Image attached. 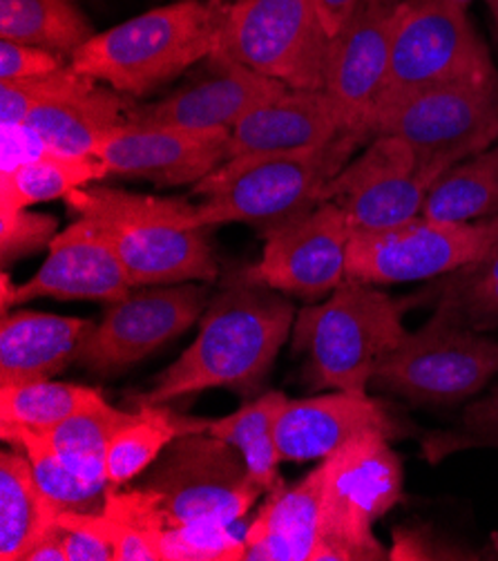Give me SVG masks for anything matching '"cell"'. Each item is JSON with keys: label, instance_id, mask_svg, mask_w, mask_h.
<instances>
[{"label": "cell", "instance_id": "1", "mask_svg": "<svg viewBox=\"0 0 498 561\" xmlns=\"http://www.w3.org/2000/svg\"><path fill=\"white\" fill-rule=\"evenodd\" d=\"M296 316L285 294L257 283L246 268L231 271L199 318L193 345L157 376L139 405H165L219 387L259 397Z\"/></svg>", "mask_w": 498, "mask_h": 561}, {"label": "cell", "instance_id": "2", "mask_svg": "<svg viewBox=\"0 0 498 561\" xmlns=\"http://www.w3.org/2000/svg\"><path fill=\"white\" fill-rule=\"evenodd\" d=\"M66 206L113 244L135 287L215 283L219 264L197 224V204L92 184Z\"/></svg>", "mask_w": 498, "mask_h": 561}, {"label": "cell", "instance_id": "3", "mask_svg": "<svg viewBox=\"0 0 498 561\" xmlns=\"http://www.w3.org/2000/svg\"><path fill=\"white\" fill-rule=\"evenodd\" d=\"M369 137L343 133L317 150L244 154L221 163L193 186L197 224L212 229L219 224H253L262 233L322 204V193L356 157Z\"/></svg>", "mask_w": 498, "mask_h": 561}, {"label": "cell", "instance_id": "4", "mask_svg": "<svg viewBox=\"0 0 498 561\" xmlns=\"http://www.w3.org/2000/svg\"><path fill=\"white\" fill-rule=\"evenodd\" d=\"M227 3L179 0L94 34L70 59L72 68L128 96H143L212 59Z\"/></svg>", "mask_w": 498, "mask_h": 561}, {"label": "cell", "instance_id": "5", "mask_svg": "<svg viewBox=\"0 0 498 561\" xmlns=\"http://www.w3.org/2000/svg\"><path fill=\"white\" fill-rule=\"evenodd\" d=\"M405 300L349 277L326 300L300 309L293 350L309 356L311 387L369 394L380 360L405 339Z\"/></svg>", "mask_w": 498, "mask_h": 561}, {"label": "cell", "instance_id": "6", "mask_svg": "<svg viewBox=\"0 0 498 561\" xmlns=\"http://www.w3.org/2000/svg\"><path fill=\"white\" fill-rule=\"evenodd\" d=\"M390 438L380 430H367L320 463V539L326 561L390 557L375 537V524L401 501L405 481Z\"/></svg>", "mask_w": 498, "mask_h": 561}, {"label": "cell", "instance_id": "7", "mask_svg": "<svg viewBox=\"0 0 498 561\" xmlns=\"http://www.w3.org/2000/svg\"><path fill=\"white\" fill-rule=\"evenodd\" d=\"M498 376V343L436 309L401 345L386 354L371 385L422 405L467 401Z\"/></svg>", "mask_w": 498, "mask_h": 561}, {"label": "cell", "instance_id": "8", "mask_svg": "<svg viewBox=\"0 0 498 561\" xmlns=\"http://www.w3.org/2000/svg\"><path fill=\"white\" fill-rule=\"evenodd\" d=\"M496 77L489 49L472 25L467 10L450 0H403L390 70L375 107L433 85Z\"/></svg>", "mask_w": 498, "mask_h": 561}, {"label": "cell", "instance_id": "9", "mask_svg": "<svg viewBox=\"0 0 498 561\" xmlns=\"http://www.w3.org/2000/svg\"><path fill=\"white\" fill-rule=\"evenodd\" d=\"M328 41L313 0H235L212 59L246 66L291 90H324Z\"/></svg>", "mask_w": 498, "mask_h": 561}, {"label": "cell", "instance_id": "10", "mask_svg": "<svg viewBox=\"0 0 498 561\" xmlns=\"http://www.w3.org/2000/svg\"><path fill=\"white\" fill-rule=\"evenodd\" d=\"M143 488L157 494L169 526H233L264 494L235 447L208 432L175 438L152 463Z\"/></svg>", "mask_w": 498, "mask_h": 561}, {"label": "cell", "instance_id": "11", "mask_svg": "<svg viewBox=\"0 0 498 561\" xmlns=\"http://www.w3.org/2000/svg\"><path fill=\"white\" fill-rule=\"evenodd\" d=\"M371 137L405 139L427 163L452 165L498 141V77L442 83L373 110Z\"/></svg>", "mask_w": 498, "mask_h": 561}, {"label": "cell", "instance_id": "12", "mask_svg": "<svg viewBox=\"0 0 498 561\" xmlns=\"http://www.w3.org/2000/svg\"><path fill=\"white\" fill-rule=\"evenodd\" d=\"M498 242V215L480 221H440L418 215L398 227L354 231L347 277L386 287L442 277L480 260Z\"/></svg>", "mask_w": 498, "mask_h": 561}, {"label": "cell", "instance_id": "13", "mask_svg": "<svg viewBox=\"0 0 498 561\" xmlns=\"http://www.w3.org/2000/svg\"><path fill=\"white\" fill-rule=\"evenodd\" d=\"M206 285L135 287L126 298L109 302L103 318L92 324L77 363L101 378L128 371L199 322L212 298Z\"/></svg>", "mask_w": 498, "mask_h": 561}, {"label": "cell", "instance_id": "14", "mask_svg": "<svg viewBox=\"0 0 498 561\" xmlns=\"http://www.w3.org/2000/svg\"><path fill=\"white\" fill-rule=\"evenodd\" d=\"M445 175L427 163L405 139L375 135L328 182L322 202L338 204L356 231L398 227L422 215L431 186Z\"/></svg>", "mask_w": 498, "mask_h": 561}, {"label": "cell", "instance_id": "15", "mask_svg": "<svg viewBox=\"0 0 498 561\" xmlns=\"http://www.w3.org/2000/svg\"><path fill=\"white\" fill-rule=\"evenodd\" d=\"M349 215L334 202L266 231L259 262L246 266L257 283L285 296L320 300L347 279L354 238Z\"/></svg>", "mask_w": 498, "mask_h": 561}, {"label": "cell", "instance_id": "16", "mask_svg": "<svg viewBox=\"0 0 498 561\" xmlns=\"http://www.w3.org/2000/svg\"><path fill=\"white\" fill-rule=\"evenodd\" d=\"M403 0H362L347 25L328 41L324 92L347 133L371 139V115L390 70L392 41Z\"/></svg>", "mask_w": 498, "mask_h": 561}, {"label": "cell", "instance_id": "17", "mask_svg": "<svg viewBox=\"0 0 498 561\" xmlns=\"http://www.w3.org/2000/svg\"><path fill=\"white\" fill-rule=\"evenodd\" d=\"M47 251L40 268L23 285H14L10 273L3 271V283H0L3 316L38 298L96 300L109 305L135 289L113 244L88 219L74 217Z\"/></svg>", "mask_w": 498, "mask_h": 561}, {"label": "cell", "instance_id": "18", "mask_svg": "<svg viewBox=\"0 0 498 561\" xmlns=\"http://www.w3.org/2000/svg\"><path fill=\"white\" fill-rule=\"evenodd\" d=\"M231 130H186L126 124L109 135L96 157L109 175L141 178L157 186L199 184L229 161Z\"/></svg>", "mask_w": 498, "mask_h": 561}, {"label": "cell", "instance_id": "19", "mask_svg": "<svg viewBox=\"0 0 498 561\" xmlns=\"http://www.w3.org/2000/svg\"><path fill=\"white\" fill-rule=\"evenodd\" d=\"M212 75L148 105L130 107L128 122L139 126H175L186 130H233L251 110L285 94V83L246 66L208 59Z\"/></svg>", "mask_w": 498, "mask_h": 561}, {"label": "cell", "instance_id": "20", "mask_svg": "<svg viewBox=\"0 0 498 561\" xmlns=\"http://www.w3.org/2000/svg\"><path fill=\"white\" fill-rule=\"evenodd\" d=\"M380 430L394 434L396 425L369 394L336 391L324 397L287 399L275 423L282 461H324L354 436Z\"/></svg>", "mask_w": 498, "mask_h": 561}, {"label": "cell", "instance_id": "21", "mask_svg": "<svg viewBox=\"0 0 498 561\" xmlns=\"http://www.w3.org/2000/svg\"><path fill=\"white\" fill-rule=\"evenodd\" d=\"M347 133L324 90H287L270 99L231 130L229 159L317 150Z\"/></svg>", "mask_w": 498, "mask_h": 561}, {"label": "cell", "instance_id": "22", "mask_svg": "<svg viewBox=\"0 0 498 561\" xmlns=\"http://www.w3.org/2000/svg\"><path fill=\"white\" fill-rule=\"evenodd\" d=\"M92 320L12 309L0 322V387L49 380L77 363Z\"/></svg>", "mask_w": 498, "mask_h": 561}, {"label": "cell", "instance_id": "23", "mask_svg": "<svg viewBox=\"0 0 498 561\" xmlns=\"http://www.w3.org/2000/svg\"><path fill=\"white\" fill-rule=\"evenodd\" d=\"M322 468L296 485H278L244 533L246 561H326L320 539Z\"/></svg>", "mask_w": 498, "mask_h": 561}, {"label": "cell", "instance_id": "24", "mask_svg": "<svg viewBox=\"0 0 498 561\" xmlns=\"http://www.w3.org/2000/svg\"><path fill=\"white\" fill-rule=\"evenodd\" d=\"M128 110L121 92L96 85L85 94L34 110L25 124L51 152L88 157L128 124Z\"/></svg>", "mask_w": 498, "mask_h": 561}, {"label": "cell", "instance_id": "25", "mask_svg": "<svg viewBox=\"0 0 498 561\" xmlns=\"http://www.w3.org/2000/svg\"><path fill=\"white\" fill-rule=\"evenodd\" d=\"M57 522L32 463L19 447L0 455V559L25 561L30 548Z\"/></svg>", "mask_w": 498, "mask_h": 561}, {"label": "cell", "instance_id": "26", "mask_svg": "<svg viewBox=\"0 0 498 561\" xmlns=\"http://www.w3.org/2000/svg\"><path fill=\"white\" fill-rule=\"evenodd\" d=\"M208 419L184 416L165 405H139L132 419L109 440L105 474L109 488H121L161 457L175 438L190 432H206Z\"/></svg>", "mask_w": 498, "mask_h": 561}, {"label": "cell", "instance_id": "27", "mask_svg": "<svg viewBox=\"0 0 498 561\" xmlns=\"http://www.w3.org/2000/svg\"><path fill=\"white\" fill-rule=\"evenodd\" d=\"M282 391H264L257 399L246 401L240 410L221 419H208L206 432L227 440L246 461V468L262 492L280 485V450L275 438V423L287 403Z\"/></svg>", "mask_w": 498, "mask_h": 561}, {"label": "cell", "instance_id": "28", "mask_svg": "<svg viewBox=\"0 0 498 561\" xmlns=\"http://www.w3.org/2000/svg\"><path fill=\"white\" fill-rule=\"evenodd\" d=\"M0 436L12 447L23 450L32 463V472L36 485L49 506L61 513H83V515H101L105 508V499L109 485L92 483L79 477L72 468L54 450L47 438V432L30 430L21 425L0 423Z\"/></svg>", "mask_w": 498, "mask_h": 561}, {"label": "cell", "instance_id": "29", "mask_svg": "<svg viewBox=\"0 0 498 561\" xmlns=\"http://www.w3.org/2000/svg\"><path fill=\"white\" fill-rule=\"evenodd\" d=\"M109 178L107 165L96 157H70L47 152L14 173L0 175V208H32L36 204L68 199L74 191L101 184Z\"/></svg>", "mask_w": 498, "mask_h": 561}, {"label": "cell", "instance_id": "30", "mask_svg": "<svg viewBox=\"0 0 498 561\" xmlns=\"http://www.w3.org/2000/svg\"><path fill=\"white\" fill-rule=\"evenodd\" d=\"M92 36L94 30L74 0H0V38L72 59Z\"/></svg>", "mask_w": 498, "mask_h": 561}, {"label": "cell", "instance_id": "31", "mask_svg": "<svg viewBox=\"0 0 498 561\" xmlns=\"http://www.w3.org/2000/svg\"><path fill=\"white\" fill-rule=\"evenodd\" d=\"M422 215L440 221H480L498 215V144L452 165L429 191Z\"/></svg>", "mask_w": 498, "mask_h": 561}, {"label": "cell", "instance_id": "32", "mask_svg": "<svg viewBox=\"0 0 498 561\" xmlns=\"http://www.w3.org/2000/svg\"><path fill=\"white\" fill-rule=\"evenodd\" d=\"M101 517L115 548V561H163L161 541L171 526L154 492L143 485L109 488Z\"/></svg>", "mask_w": 498, "mask_h": 561}, {"label": "cell", "instance_id": "33", "mask_svg": "<svg viewBox=\"0 0 498 561\" xmlns=\"http://www.w3.org/2000/svg\"><path fill=\"white\" fill-rule=\"evenodd\" d=\"M135 412L117 410L105 399L79 410L57 427L47 430L54 450L79 477L109 485L105 474V457L113 436L124 427Z\"/></svg>", "mask_w": 498, "mask_h": 561}, {"label": "cell", "instance_id": "34", "mask_svg": "<svg viewBox=\"0 0 498 561\" xmlns=\"http://www.w3.org/2000/svg\"><path fill=\"white\" fill-rule=\"evenodd\" d=\"M101 399L94 387L51 378L5 385L0 387V423L47 432Z\"/></svg>", "mask_w": 498, "mask_h": 561}, {"label": "cell", "instance_id": "35", "mask_svg": "<svg viewBox=\"0 0 498 561\" xmlns=\"http://www.w3.org/2000/svg\"><path fill=\"white\" fill-rule=\"evenodd\" d=\"M438 305L476 331L498 324V242L476 262L440 277Z\"/></svg>", "mask_w": 498, "mask_h": 561}, {"label": "cell", "instance_id": "36", "mask_svg": "<svg viewBox=\"0 0 498 561\" xmlns=\"http://www.w3.org/2000/svg\"><path fill=\"white\" fill-rule=\"evenodd\" d=\"M96 83L99 81L77 72L72 64H68L59 72H51L45 77L0 81V124H25L34 110L85 94L92 88H96Z\"/></svg>", "mask_w": 498, "mask_h": 561}, {"label": "cell", "instance_id": "37", "mask_svg": "<svg viewBox=\"0 0 498 561\" xmlns=\"http://www.w3.org/2000/svg\"><path fill=\"white\" fill-rule=\"evenodd\" d=\"M163 561H242L246 541L227 524H179L163 533Z\"/></svg>", "mask_w": 498, "mask_h": 561}, {"label": "cell", "instance_id": "38", "mask_svg": "<svg viewBox=\"0 0 498 561\" xmlns=\"http://www.w3.org/2000/svg\"><path fill=\"white\" fill-rule=\"evenodd\" d=\"M470 447H498V387L465 410L459 430L427 438L425 455L436 463Z\"/></svg>", "mask_w": 498, "mask_h": 561}, {"label": "cell", "instance_id": "39", "mask_svg": "<svg viewBox=\"0 0 498 561\" xmlns=\"http://www.w3.org/2000/svg\"><path fill=\"white\" fill-rule=\"evenodd\" d=\"M57 236V217L32 208H0V257L5 268L21 257L49 249Z\"/></svg>", "mask_w": 498, "mask_h": 561}, {"label": "cell", "instance_id": "40", "mask_svg": "<svg viewBox=\"0 0 498 561\" xmlns=\"http://www.w3.org/2000/svg\"><path fill=\"white\" fill-rule=\"evenodd\" d=\"M54 526H59L68 561H115V548L101 515L61 513Z\"/></svg>", "mask_w": 498, "mask_h": 561}, {"label": "cell", "instance_id": "41", "mask_svg": "<svg viewBox=\"0 0 498 561\" xmlns=\"http://www.w3.org/2000/svg\"><path fill=\"white\" fill-rule=\"evenodd\" d=\"M66 68L63 56L43 47L16 43V41H0V81H21L45 77Z\"/></svg>", "mask_w": 498, "mask_h": 561}, {"label": "cell", "instance_id": "42", "mask_svg": "<svg viewBox=\"0 0 498 561\" xmlns=\"http://www.w3.org/2000/svg\"><path fill=\"white\" fill-rule=\"evenodd\" d=\"M0 139H3V154H0V175L14 173L16 168L51 152L47 144L27 126L0 124Z\"/></svg>", "mask_w": 498, "mask_h": 561}, {"label": "cell", "instance_id": "43", "mask_svg": "<svg viewBox=\"0 0 498 561\" xmlns=\"http://www.w3.org/2000/svg\"><path fill=\"white\" fill-rule=\"evenodd\" d=\"M313 5L328 38H334L362 5V0H313Z\"/></svg>", "mask_w": 498, "mask_h": 561}, {"label": "cell", "instance_id": "44", "mask_svg": "<svg viewBox=\"0 0 498 561\" xmlns=\"http://www.w3.org/2000/svg\"><path fill=\"white\" fill-rule=\"evenodd\" d=\"M25 561H68L59 526H51L25 554Z\"/></svg>", "mask_w": 498, "mask_h": 561}, {"label": "cell", "instance_id": "45", "mask_svg": "<svg viewBox=\"0 0 498 561\" xmlns=\"http://www.w3.org/2000/svg\"><path fill=\"white\" fill-rule=\"evenodd\" d=\"M450 3H454L456 8L461 10H470V5L474 3V0H450ZM483 3L487 5L491 19H494V27H496V34H498V0H483Z\"/></svg>", "mask_w": 498, "mask_h": 561}, {"label": "cell", "instance_id": "46", "mask_svg": "<svg viewBox=\"0 0 498 561\" xmlns=\"http://www.w3.org/2000/svg\"><path fill=\"white\" fill-rule=\"evenodd\" d=\"M217 3H227V5H229V3H231V0H217Z\"/></svg>", "mask_w": 498, "mask_h": 561}]
</instances>
